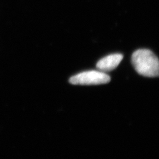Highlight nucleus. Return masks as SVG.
<instances>
[{"label": "nucleus", "mask_w": 159, "mask_h": 159, "mask_svg": "<svg viewBox=\"0 0 159 159\" xmlns=\"http://www.w3.org/2000/svg\"><path fill=\"white\" fill-rule=\"evenodd\" d=\"M131 62L138 74L146 77H157L159 62L157 57L148 49H139L133 52Z\"/></svg>", "instance_id": "obj_1"}, {"label": "nucleus", "mask_w": 159, "mask_h": 159, "mask_svg": "<svg viewBox=\"0 0 159 159\" xmlns=\"http://www.w3.org/2000/svg\"><path fill=\"white\" fill-rule=\"evenodd\" d=\"M111 78L105 72L96 70L86 71L72 76L70 83L74 85H98L109 83Z\"/></svg>", "instance_id": "obj_2"}, {"label": "nucleus", "mask_w": 159, "mask_h": 159, "mask_svg": "<svg viewBox=\"0 0 159 159\" xmlns=\"http://www.w3.org/2000/svg\"><path fill=\"white\" fill-rule=\"evenodd\" d=\"M121 54H113L102 58L98 62L96 67L103 72H110L117 68L123 60Z\"/></svg>", "instance_id": "obj_3"}]
</instances>
